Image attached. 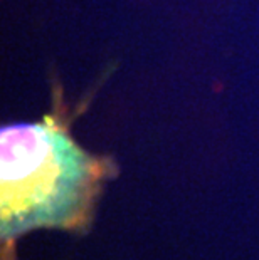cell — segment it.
Masks as SVG:
<instances>
[{
    "instance_id": "cell-1",
    "label": "cell",
    "mask_w": 259,
    "mask_h": 260,
    "mask_svg": "<svg viewBox=\"0 0 259 260\" xmlns=\"http://www.w3.org/2000/svg\"><path fill=\"white\" fill-rule=\"evenodd\" d=\"M101 160L81 150L51 118L0 131V237L36 229L83 230L100 192Z\"/></svg>"
}]
</instances>
